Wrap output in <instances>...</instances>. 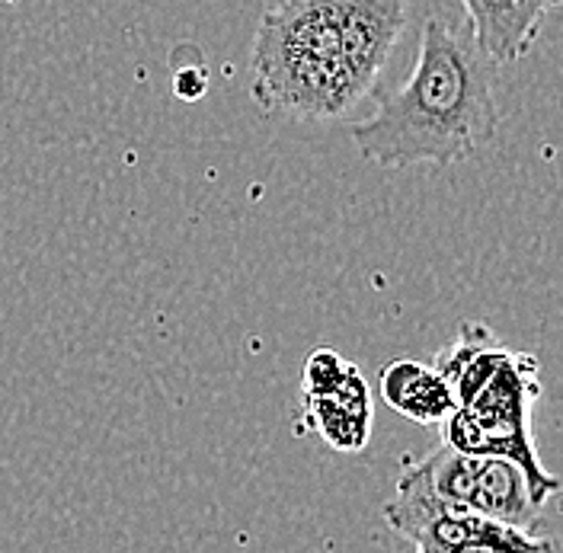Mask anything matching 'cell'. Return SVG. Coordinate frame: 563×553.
I'll list each match as a JSON object with an SVG mask.
<instances>
[{"label": "cell", "instance_id": "obj_1", "mask_svg": "<svg viewBox=\"0 0 563 553\" xmlns=\"http://www.w3.org/2000/svg\"><path fill=\"white\" fill-rule=\"evenodd\" d=\"M404 26V0H282L256 26L250 93L269 115L340 119L378 84Z\"/></svg>", "mask_w": 563, "mask_h": 553}, {"label": "cell", "instance_id": "obj_2", "mask_svg": "<svg viewBox=\"0 0 563 553\" xmlns=\"http://www.w3.org/2000/svg\"><path fill=\"white\" fill-rule=\"evenodd\" d=\"M493 70L496 65L471 35H457L445 20L429 16L410 80L365 122L352 125V144L387 170L452 167L477 157L499 129Z\"/></svg>", "mask_w": 563, "mask_h": 553}, {"label": "cell", "instance_id": "obj_3", "mask_svg": "<svg viewBox=\"0 0 563 553\" xmlns=\"http://www.w3.org/2000/svg\"><path fill=\"white\" fill-rule=\"evenodd\" d=\"M538 378L541 368L534 355L506 349L477 394L442 422V445L519 464L534 496L548 502L558 496L561 480L544 471L531 442V407L541 397Z\"/></svg>", "mask_w": 563, "mask_h": 553}, {"label": "cell", "instance_id": "obj_4", "mask_svg": "<svg viewBox=\"0 0 563 553\" xmlns=\"http://www.w3.org/2000/svg\"><path fill=\"white\" fill-rule=\"evenodd\" d=\"M397 484L464 506L474 516H484L496 524L538 534L544 502L534 496L522 467L506 457L464 454L449 445H439L422 461L410 464Z\"/></svg>", "mask_w": 563, "mask_h": 553}, {"label": "cell", "instance_id": "obj_5", "mask_svg": "<svg viewBox=\"0 0 563 553\" xmlns=\"http://www.w3.org/2000/svg\"><path fill=\"white\" fill-rule=\"evenodd\" d=\"M558 0H461L474 45L493 65L522 62Z\"/></svg>", "mask_w": 563, "mask_h": 553}, {"label": "cell", "instance_id": "obj_6", "mask_svg": "<svg viewBox=\"0 0 563 553\" xmlns=\"http://www.w3.org/2000/svg\"><path fill=\"white\" fill-rule=\"evenodd\" d=\"M308 425L336 451H362L372 435V390L362 372L350 365L343 384L327 397H301Z\"/></svg>", "mask_w": 563, "mask_h": 553}, {"label": "cell", "instance_id": "obj_7", "mask_svg": "<svg viewBox=\"0 0 563 553\" xmlns=\"http://www.w3.org/2000/svg\"><path fill=\"white\" fill-rule=\"evenodd\" d=\"M378 394L394 413L420 425H442L455 410L445 378L417 358H394L385 365L378 375Z\"/></svg>", "mask_w": 563, "mask_h": 553}, {"label": "cell", "instance_id": "obj_8", "mask_svg": "<svg viewBox=\"0 0 563 553\" xmlns=\"http://www.w3.org/2000/svg\"><path fill=\"white\" fill-rule=\"evenodd\" d=\"M413 553H561V548L551 538H538L528 531L496 524L484 534L464 538L455 544H417Z\"/></svg>", "mask_w": 563, "mask_h": 553}, {"label": "cell", "instance_id": "obj_9", "mask_svg": "<svg viewBox=\"0 0 563 553\" xmlns=\"http://www.w3.org/2000/svg\"><path fill=\"white\" fill-rule=\"evenodd\" d=\"M352 362H346L336 349H314L305 362V378H301V394L305 397H327L333 394L346 372H350Z\"/></svg>", "mask_w": 563, "mask_h": 553}, {"label": "cell", "instance_id": "obj_10", "mask_svg": "<svg viewBox=\"0 0 563 553\" xmlns=\"http://www.w3.org/2000/svg\"><path fill=\"white\" fill-rule=\"evenodd\" d=\"M209 90V68L202 65L199 48L183 45L174 52V93L186 103H196Z\"/></svg>", "mask_w": 563, "mask_h": 553}]
</instances>
